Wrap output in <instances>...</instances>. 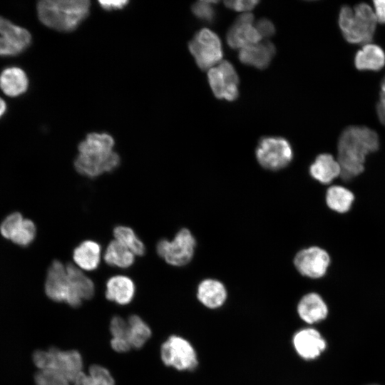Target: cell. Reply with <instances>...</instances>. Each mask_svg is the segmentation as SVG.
I'll return each mask as SVG.
<instances>
[{"instance_id": "8d00e7d4", "label": "cell", "mask_w": 385, "mask_h": 385, "mask_svg": "<svg viewBox=\"0 0 385 385\" xmlns=\"http://www.w3.org/2000/svg\"><path fill=\"white\" fill-rule=\"evenodd\" d=\"M373 4L377 23L385 24V0H375Z\"/></svg>"}, {"instance_id": "9c48e42d", "label": "cell", "mask_w": 385, "mask_h": 385, "mask_svg": "<svg viewBox=\"0 0 385 385\" xmlns=\"http://www.w3.org/2000/svg\"><path fill=\"white\" fill-rule=\"evenodd\" d=\"M331 265L329 252L318 245H309L299 250L294 257L297 271L304 277L319 280L327 274Z\"/></svg>"}, {"instance_id": "277c9868", "label": "cell", "mask_w": 385, "mask_h": 385, "mask_svg": "<svg viewBox=\"0 0 385 385\" xmlns=\"http://www.w3.org/2000/svg\"><path fill=\"white\" fill-rule=\"evenodd\" d=\"M376 24L374 9L366 3H360L353 8L346 5L340 9L339 26L349 43H371Z\"/></svg>"}, {"instance_id": "9a60e30c", "label": "cell", "mask_w": 385, "mask_h": 385, "mask_svg": "<svg viewBox=\"0 0 385 385\" xmlns=\"http://www.w3.org/2000/svg\"><path fill=\"white\" fill-rule=\"evenodd\" d=\"M309 177L322 185H332L341 175L342 169L334 155L324 152L315 156L308 167Z\"/></svg>"}, {"instance_id": "8fae6325", "label": "cell", "mask_w": 385, "mask_h": 385, "mask_svg": "<svg viewBox=\"0 0 385 385\" xmlns=\"http://www.w3.org/2000/svg\"><path fill=\"white\" fill-rule=\"evenodd\" d=\"M45 292L53 301L65 302L72 307H78L83 302L72 290L66 265L58 260H54L48 268Z\"/></svg>"}, {"instance_id": "83f0119b", "label": "cell", "mask_w": 385, "mask_h": 385, "mask_svg": "<svg viewBox=\"0 0 385 385\" xmlns=\"http://www.w3.org/2000/svg\"><path fill=\"white\" fill-rule=\"evenodd\" d=\"M89 374L82 372L74 381L73 385H114L115 381L109 371L105 367L93 364L90 366Z\"/></svg>"}, {"instance_id": "d4e9b609", "label": "cell", "mask_w": 385, "mask_h": 385, "mask_svg": "<svg viewBox=\"0 0 385 385\" xmlns=\"http://www.w3.org/2000/svg\"><path fill=\"white\" fill-rule=\"evenodd\" d=\"M66 270L75 295L82 301L92 298L95 292V287L92 280L80 268L73 264H68Z\"/></svg>"}, {"instance_id": "ee69618b", "label": "cell", "mask_w": 385, "mask_h": 385, "mask_svg": "<svg viewBox=\"0 0 385 385\" xmlns=\"http://www.w3.org/2000/svg\"><path fill=\"white\" fill-rule=\"evenodd\" d=\"M367 385H377V384H367Z\"/></svg>"}, {"instance_id": "e0dca14e", "label": "cell", "mask_w": 385, "mask_h": 385, "mask_svg": "<svg viewBox=\"0 0 385 385\" xmlns=\"http://www.w3.org/2000/svg\"><path fill=\"white\" fill-rule=\"evenodd\" d=\"M275 52L274 44L266 41L241 48L238 58L242 63L264 69L270 63Z\"/></svg>"}, {"instance_id": "ffe728a7", "label": "cell", "mask_w": 385, "mask_h": 385, "mask_svg": "<svg viewBox=\"0 0 385 385\" xmlns=\"http://www.w3.org/2000/svg\"><path fill=\"white\" fill-rule=\"evenodd\" d=\"M135 292L133 281L125 275L111 277L106 282V297L120 305L130 303L133 299Z\"/></svg>"}, {"instance_id": "603a6c76", "label": "cell", "mask_w": 385, "mask_h": 385, "mask_svg": "<svg viewBox=\"0 0 385 385\" xmlns=\"http://www.w3.org/2000/svg\"><path fill=\"white\" fill-rule=\"evenodd\" d=\"M28 86L27 76L20 68H7L0 75V88L9 96L21 95L26 91Z\"/></svg>"}, {"instance_id": "44dd1931", "label": "cell", "mask_w": 385, "mask_h": 385, "mask_svg": "<svg viewBox=\"0 0 385 385\" xmlns=\"http://www.w3.org/2000/svg\"><path fill=\"white\" fill-rule=\"evenodd\" d=\"M101 257V245L91 240L83 241L73 252V259L78 267L86 271H92L98 268Z\"/></svg>"}, {"instance_id": "52a82bcc", "label": "cell", "mask_w": 385, "mask_h": 385, "mask_svg": "<svg viewBox=\"0 0 385 385\" xmlns=\"http://www.w3.org/2000/svg\"><path fill=\"white\" fill-rule=\"evenodd\" d=\"M255 156L262 168L277 171L291 163L293 150L289 141L284 138L265 137L260 140L255 150Z\"/></svg>"}, {"instance_id": "7a4b0ae2", "label": "cell", "mask_w": 385, "mask_h": 385, "mask_svg": "<svg viewBox=\"0 0 385 385\" xmlns=\"http://www.w3.org/2000/svg\"><path fill=\"white\" fill-rule=\"evenodd\" d=\"M113 146L111 135L89 133L78 145V155L74 160L76 170L89 178L113 171L120 162L118 154L113 150Z\"/></svg>"}, {"instance_id": "836d02e7", "label": "cell", "mask_w": 385, "mask_h": 385, "mask_svg": "<svg viewBox=\"0 0 385 385\" xmlns=\"http://www.w3.org/2000/svg\"><path fill=\"white\" fill-rule=\"evenodd\" d=\"M110 331L113 337L127 339L128 332V321H125L119 316L113 317L110 323Z\"/></svg>"}, {"instance_id": "ac0fdd59", "label": "cell", "mask_w": 385, "mask_h": 385, "mask_svg": "<svg viewBox=\"0 0 385 385\" xmlns=\"http://www.w3.org/2000/svg\"><path fill=\"white\" fill-rule=\"evenodd\" d=\"M227 296L225 285L217 279H205L197 286V297L207 308H219L225 302Z\"/></svg>"}, {"instance_id": "74e56055", "label": "cell", "mask_w": 385, "mask_h": 385, "mask_svg": "<svg viewBox=\"0 0 385 385\" xmlns=\"http://www.w3.org/2000/svg\"><path fill=\"white\" fill-rule=\"evenodd\" d=\"M111 345L113 349L117 352H126L131 349V346L126 339L114 338L111 341Z\"/></svg>"}, {"instance_id": "1f68e13d", "label": "cell", "mask_w": 385, "mask_h": 385, "mask_svg": "<svg viewBox=\"0 0 385 385\" xmlns=\"http://www.w3.org/2000/svg\"><path fill=\"white\" fill-rule=\"evenodd\" d=\"M217 1H200L192 6V13L199 19L207 21H212L215 17V9L212 4Z\"/></svg>"}, {"instance_id": "cb8c5ba5", "label": "cell", "mask_w": 385, "mask_h": 385, "mask_svg": "<svg viewBox=\"0 0 385 385\" xmlns=\"http://www.w3.org/2000/svg\"><path fill=\"white\" fill-rule=\"evenodd\" d=\"M0 36L19 53L26 49L31 41V34L26 29L2 16H0Z\"/></svg>"}, {"instance_id": "7c38bea8", "label": "cell", "mask_w": 385, "mask_h": 385, "mask_svg": "<svg viewBox=\"0 0 385 385\" xmlns=\"http://www.w3.org/2000/svg\"><path fill=\"white\" fill-rule=\"evenodd\" d=\"M208 82L215 96L229 101L238 96L239 78L234 66L227 61L209 69Z\"/></svg>"}, {"instance_id": "ab89813d", "label": "cell", "mask_w": 385, "mask_h": 385, "mask_svg": "<svg viewBox=\"0 0 385 385\" xmlns=\"http://www.w3.org/2000/svg\"><path fill=\"white\" fill-rule=\"evenodd\" d=\"M19 52L6 42L0 36V56H14L19 54Z\"/></svg>"}, {"instance_id": "e575fe53", "label": "cell", "mask_w": 385, "mask_h": 385, "mask_svg": "<svg viewBox=\"0 0 385 385\" xmlns=\"http://www.w3.org/2000/svg\"><path fill=\"white\" fill-rule=\"evenodd\" d=\"M258 1H226V7L237 11H248L252 10L257 4Z\"/></svg>"}, {"instance_id": "4fadbf2b", "label": "cell", "mask_w": 385, "mask_h": 385, "mask_svg": "<svg viewBox=\"0 0 385 385\" xmlns=\"http://www.w3.org/2000/svg\"><path fill=\"white\" fill-rule=\"evenodd\" d=\"M292 343L297 354L307 361L319 358L327 348V340L320 331L311 327L295 332Z\"/></svg>"}, {"instance_id": "7bdbcfd3", "label": "cell", "mask_w": 385, "mask_h": 385, "mask_svg": "<svg viewBox=\"0 0 385 385\" xmlns=\"http://www.w3.org/2000/svg\"><path fill=\"white\" fill-rule=\"evenodd\" d=\"M380 94L385 96V77L382 79L381 82V91Z\"/></svg>"}, {"instance_id": "5b68a950", "label": "cell", "mask_w": 385, "mask_h": 385, "mask_svg": "<svg viewBox=\"0 0 385 385\" xmlns=\"http://www.w3.org/2000/svg\"><path fill=\"white\" fill-rule=\"evenodd\" d=\"M33 361L39 369H56L73 383L83 372V359L76 350L62 351L56 347L37 350L33 354Z\"/></svg>"}, {"instance_id": "d6986e66", "label": "cell", "mask_w": 385, "mask_h": 385, "mask_svg": "<svg viewBox=\"0 0 385 385\" xmlns=\"http://www.w3.org/2000/svg\"><path fill=\"white\" fill-rule=\"evenodd\" d=\"M354 200V192L344 185L332 184L326 189L325 204L329 210L335 213L343 215L349 212Z\"/></svg>"}, {"instance_id": "6da1fadb", "label": "cell", "mask_w": 385, "mask_h": 385, "mask_svg": "<svg viewBox=\"0 0 385 385\" xmlns=\"http://www.w3.org/2000/svg\"><path fill=\"white\" fill-rule=\"evenodd\" d=\"M381 148L376 131L362 125H350L339 135L335 157L339 162L341 175L333 184L344 185L361 175L365 170L368 158Z\"/></svg>"}, {"instance_id": "f546056e", "label": "cell", "mask_w": 385, "mask_h": 385, "mask_svg": "<svg viewBox=\"0 0 385 385\" xmlns=\"http://www.w3.org/2000/svg\"><path fill=\"white\" fill-rule=\"evenodd\" d=\"M36 227L34 223L28 219H24L17 227L10 240L19 245H27L34 239Z\"/></svg>"}, {"instance_id": "30bf717a", "label": "cell", "mask_w": 385, "mask_h": 385, "mask_svg": "<svg viewBox=\"0 0 385 385\" xmlns=\"http://www.w3.org/2000/svg\"><path fill=\"white\" fill-rule=\"evenodd\" d=\"M160 356L165 365L179 371H191L197 365L195 350L185 339L172 335L163 342L160 348Z\"/></svg>"}, {"instance_id": "8992f818", "label": "cell", "mask_w": 385, "mask_h": 385, "mask_svg": "<svg viewBox=\"0 0 385 385\" xmlns=\"http://www.w3.org/2000/svg\"><path fill=\"white\" fill-rule=\"evenodd\" d=\"M196 245V240L192 232L187 228H182L172 240H159L156 252L168 264L182 267L191 261Z\"/></svg>"}, {"instance_id": "4316f807", "label": "cell", "mask_w": 385, "mask_h": 385, "mask_svg": "<svg viewBox=\"0 0 385 385\" xmlns=\"http://www.w3.org/2000/svg\"><path fill=\"white\" fill-rule=\"evenodd\" d=\"M127 339L131 348L140 349L151 337L149 326L138 315L132 314L128 319Z\"/></svg>"}, {"instance_id": "484cf974", "label": "cell", "mask_w": 385, "mask_h": 385, "mask_svg": "<svg viewBox=\"0 0 385 385\" xmlns=\"http://www.w3.org/2000/svg\"><path fill=\"white\" fill-rule=\"evenodd\" d=\"M103 258L110 266L125 269L134 263L135 255L121 243L114 240L108 245Z\"/></svg>"}, {"instance_id": "3957f363", "label": "cell", "mask_w": 385, "mask_h": 385, "mask_svg": "<svg viewBox=\"0 0 385 385\" xmlns=\"http://www.w3.org/2000/svg\"><path fill=\"white\" fill-rule=\"evenodd\" d=\"M89 8L87 0H43L38 3L37 12L46 26L71 31L87 17Z\"/></svg>"}, {"instance_id": "ba28073f", "label": "cell", "mask_w": 385, "mask_h": 385, "mask_svg": "<svg viewBox=\"0 0 385 385\" xmlns=\"http://www.w3.org/2000/svg\"><path fill=\"white\" fill-rule=\"evenodd\" d=\"M189 50L198 67L210 69L223 56L222 43L218 36L208 29H202L190 41Z\"/></svg>"}, {"instance_id": "b9f144b4", "label": "cell", "mask_w": 385, "mask_h": 385, "mask_svg": "<svg viewBox=\"0 0 385 385\" xmlns=\"http://www.w3.org/2000/svg\"><path fill=\"white\" fill-rule=\"evenodd\" d=\"M6 109V105L4 101L0 98V118L4 115Z\"/></svg>"}, {"instance_id": "f1b7e54d", "label": "cell", "mask_w": 385, "mask_h": 385, "mask_svg": "<svg viewBox=\"0 0 385 385\" xmlns=\"http://www.w3.org/2000/svg\"><path fill=\"white\" fill-rule=\"evenodd\" d=\"M115 240L121 243L135 255L142 256L145 252L143 242L129 227L117 226L113 230Z\"/></svg>"}, {"instance_id": "7402d4cb", "label": "cell", "mask_w": 385, "mask_h": 385, "mask_svg": "<svg viewBox=\"0 0 385 385\" xmlns=\"http://www.w3.org/2000/svg\"><path fill=\"white\" fill-rule=\"evenodd\" d=\"M354 64L361 71H379L385 65L384 51L376 44H364L355 55Z\"/></svg>"}, {"instance_id": "d6a6232c", "label": "cell", "mask_w": 385, "mask_h": 385, "mask_svg": "<svg viewBox=\"0 0 385 385\" xmlns=\"http://www.w3.org/2000/svg\"><path fill=\"white\" fill-rule=\"evenodd\" d=\"M23 220V217L19 212L9 215L1 225L0 231L1 235L5 238L10 239Z\"/></svg>"}, {"instance_id": "f35d334b", "label": "cell", "mask_w": 385, "mask_h": 385, "mask_svg": "<svg viewBox=\"0 0 385 385\" xmlns=\"http://www.w3.org/2000/svg\"><path fill=\"white\" fill-rule=\"evenodd\" d=\"M128 3V1H99L101 7L106 10L120 9Z\"/></svg>"}, {"instance_id": "60d3db41", "label": "cell", "mask_w": 385, "mask_h": 385, "mask_svg": "<svg viewBox=\"0 0 385 385\" xmlns=\"http://www.w3.org/2000/svg\"><path fill=\"white\" fill-rule=\"evenodd\" d=\"M379 95V101L376 105V113L379 121L385 126V96Z\"/></svg>"}, {"instance_id": "4dcf8cb0", "label": "cell", "mask_w": 385, "mask_h": 385, "mask_svg": "<svg viewBox=\"0 0 385 385\" xmlns=\"http://www.w3.org/2000/svg\"><path fill=\"white\" fill-rule=\"evenodd\" d=\"M36 385H70L68 379L56 369H39L34 376Z\"/></svg>"}, {"instance_id": "5bb4252c", "label": "cell", "mask_w": 385, "mask_h": 385, "mask_svg": "<svg viewBox=\"0 0 385 385\" xmlns=\"http://www.w3.org/2000/svg\"><path fill=\"white\" fill-rule=\"evenodd\" d=\"M254 16L250 13L240 15L231 26L227 34L228 45L232 48H242L259 43L262 36L252 26Z\"/></svg>"}, {"instance_id": "2e32d148", "label": "cell", "mask_w": 385, "mask_h": 385, "mask_svg": "<svg viewBox=\"0 0 385 385\" xmlns=\"http://www.w3.org/2000/svg\"><path fill=\"white\" fill-rule=\"evenodd\" d=\"M297 312L299 318L307 324L313 325L324 321L329 315V307L317 292L310 291L299 299Z\"/></svg>"}, {"instance_id": "d590c367", "label": "cell", "mask_w": 385, "mask_h": 385, "mask_svg": "<svg viewBox=\"0 0 385 385\" xmlns=\"http://www.w3.org/2000/svg\"><path fill=\"white\" fill-rule=\"evenodd\" d=\"M256 29L262 37H270L274 34L275 29L273 24L267 19L258 21L255 26Z\"/></svg>"}]
</instances>
